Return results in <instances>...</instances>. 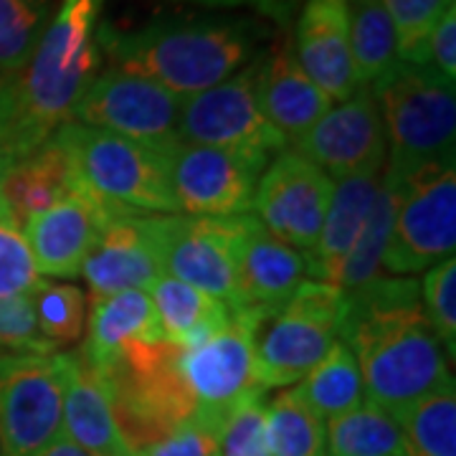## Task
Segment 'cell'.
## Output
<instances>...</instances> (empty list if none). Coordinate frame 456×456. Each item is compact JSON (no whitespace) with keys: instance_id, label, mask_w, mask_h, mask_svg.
<instances>
[{"instance_id":"9c48e42d","label":"cell","mask_w":456,"mask_h":456,"mask_svg":"<svg viewBox=\"0 0 456 456\" xmlns=\"http://www.w3.org/2000/svg\"><path fill=\"white\" fill-rule=\"evenodd\" d=\"M163 274L241 312L239 299V236L241 216L206 218L185 213L145 216Z\"/></svg>"},{"instance_id":"7c38bea8","label":"cell","mask_w":456,"mask_h":456,"mask_svg":"<svg viewBox=\"0 0 456 456\" xmlns=\"http://www.w3.org/2000/svg\"><path fill=\"white\" fill-rule=\"evenodd\" d=\"M259 61L261 56H256L226 82L183 99L178 122L183 142L236 150L264 160H274L289 147L261 110L256 94Z\"/></svg>"},{"instance_id":"603a6c76","label":"cell","mask_w":456,"mask_h":456,"mask_svg":"<svg viewBox=\"0 0 456 456\" xmlns=\"http://www.w3.org/2000/svg\"><path fill=\"white\" fill-rule=\"evenodd\" d=\"M380 175H383V170L335 180L317 244L305 256L307 259V277L338 287L342 264L347 259V254L353 251L360 231L365 226V218L370 213Z\"/></svg>"},{"instance_id":"6da1fadb","label":"cell","mask_w":456,"mask_h":456,"mask_svg":"<svg viewBox=\"0 0 456 456\" xmlns=\"http://www.w3.org/2000/svg\"><path fill=\"white\" fill-rule=\"evenodd\" d=\"M340 340L358 360L365 401L393 419L454 380L416 277H378L345 292Z\"/></svg>"},{"instance_id":"e0dca14e","label":"cell","mask_w":456,"mask_h":456,"mask_svg":"<svg viewBox=\"0 0 456 456\" xmlns=\"http://www.w3.org/2000/svg\"><path fill=\"white\" fill-rule=\"evenodd\" d=\"M114 216L122 213L104 208L79 183L51 208L33 216L23 226V236L31 246L38 274L53 279L79 277L86 254Z\"/></svg>"},{"instance_id":"484cf974","label":"cell","mask_w":456,"mask_h":456,"mask_svg":"<svg viewBox=\"0 0 456 456\" xmlns=\"http://www.w3.org/2000/svg\"><path fill=\"white\" fill-rule=\"evenodd\" d=\"M150 299L163 330V338L183 350L196 347L224 330L233 312L224 302L213 299L211 294L200 292L196 287L180 279L160 274L150 284Z\"/></svg>"},{"instance_id":"ffe728a7","label":"cell","mask_w":456,"mask_h":456,"mask_svg":"<svg viewBox=\"0 0 456 456\" xmlns=\"http://www.w3.org/2000/svg\"><path fill=\"white\" fill-rule=\"evenodd\" d=\"M160 274L163 269L145 216H114L86 254L79 277L89 284L92 297H110L127 289H150Z\"/></svg>"},{"instance_id":"74e56055","label":"cell","mask_w":456,"mask_h":456,"mask_svg":"<svg viewBox=\"0 0 456 456\" xmlns=\"http://www.w3.org/2000/svg\"><path fill=\"white\" fill-rule=\"evenodd\" d=\"M218 456H269L264 391L251 393L218 428Z\"/></svg>"},{"instance_id":"7a4b0ae2","label":"cell","mask_w":456,"mask_h":456,"mask_svg":"<svg viewBox=\"0 0 456 456\" xmlns=\"http://www.w3.org/2000/svg\"><path fill=\"white\" fill-rule=\"evenodd\" d=\"M272 26L239 13L158 16L122 31L99 20V51L114 69L152 79L178 97L226 82L269 49Z\"/></svg>"},{"instance_id":"5bb4252c","label":"cell","mask_w":456,"mask_h":456,"mask_svg":"<svg viewBox=\"0 0 456 456\" xmlns=\"http://www.w3.org/2000/svg\"><path fill=\"white\" fill-rule=\"evenodd\" d=\"M269 163L256 155L183 140L167 150L173 193L185 216L233 218L251 213L256 183Z\"/></svg>"},{"instance_id":"60d3db41","label":"cell","mask_w":456,"mask_h":456,"mask_svg":"<svg viewBox=\"0 0 456 456\" xmlns=\"http://www.w3.org/2000/svg\"><path fill=\"white\" fill-rule=\"evenodd\" d=\"M26 155L28 152L20 134L13 74H0V185L11 173V167Z\"/></svg>"},{"instance_id":"3957f363","label":"cell","mask_w":456,"mask_h":456,"mask_svg":"<svg viewBox=\"0 0 456 456\" xmlns=\"http://www.w3.org/2000/svg\"><path fill=\"white\" fill-rule=\"evenodd\" d=\"M102 3L64 0L59 13L51 16L28 64L13 74L20 134L28 155L61 125L71 122L84 89L99 74Z\"/></svg>"},{"instance_id":"ac0fdd59","label":"cell","mask_w":456,"mask_h":456,"mask_svg":"<svg viewBox=\"0 0 456 456\" xmlns=\"http://www.w3.org/2000/svg\"><path fill=\"white\" fill-rule=\"evenodd\" d=\"M292 49L305 74L332 102H345L362 86L350 53L345 0H302Z\"/></svg>"},{"instance_id":"836d02e7","label":"cell","mask_w":456,"mask_h":456,"mask_svg":"<svg viewBox=\"0 0 456 456\" xmlns=\"http://www.w3.org/2000/svg\"><path fill=\"white\" fill-rule=\"evenodd\" d=\"M51 20V0H0V74L28 64Z\"/></svg>"},{"instance_id":"83f0119b","label":"cell","mask_w":456,"mask_h":456,"mask_svg":"<svg viewBox=\"0 0 456 456\" xmlns=\"http://www.w3.org/2000/svg\"><path fill=\"white\" fill-rule=\"evenodd\" d=\"M294 391L325 424L365 403L358 360L342 340L332 345V350L299 380V388Z\"/></svg>"},{"instance_id":"4fadbf2b","label":"cell","mask_w":456,"mask_h":456,"mask_svg":"<svg viewBox=\"0 0 456 456\" xmlns=\"http://www.w3.org/2000/svg\"><path fill=\"white\" fill-rule=\"evenodd\" d=\"M180 107L183 97L170 89L110 66L84 89L71 122L167 152L180 140Z\"/></svg>"},{"instance_id":"cb8c5ba5","label":"cell","mask_w":456,"mask_h":456,"mask_svg":"<svg viewBox=\"0 0 456 456\" xmlns=\"http://www.w3.org/2000/svg\"><path fill=\"white\" fill-rule=\"evenodd\" d=\"M74 185V160L61 132L56 130L46 142L11 167L0 185V200L16 216L18 224L26 226L33 216L51 208Z\"/></svg>"},{"instance_id":"4316f807","label":"cell","mask_w":456,"mask_h":456,"mask_svg":"<svg viewBox=\"0 0 456 456\" xmlns=\"http://www.w3.org/2000/svg\"><path fill=\"white\" fill-rule=\"evenodd\" d=\"M395 208H398V175H393L388 167H383L365 226L340 269L338 287L342 292H355L368 281L383 277V259L391 241Z\"/></svg>"},{"instance_id":"1f68e13d","label":"cell","mask_w":456,"mask_h":456,"mask_svg":"<svg viewBox=\"0 0 456 456\" xmlns=\"http://www.w3.org/2000/svg\"><path fill=\"white\" fill-rule=\"evenodd\" d=\"M269 456H327L325 421H320L294 388L274 395L266 406Z\"/></svg>"},{"instance_id":"277c9868","label":"cell","mask_w":456,"mask_h":456,"mask_svg":"<svg viewBox=\"0 0 456 456\" xmlns=\"http://www.w3.org/2000/svg\"><path fill=\"white\" fill-rule=\"evenodd\" d=\"M180 353L183 347L167 340L130 342L97 368L132 456L196 419V403L180 370Z\"/></svg>"},{"instance_id":"d4e9b609","label":"cell","mask_w":456,"mask_h":456,"mask_svg":"<svg viewBox=\"0 0 456 456\" xmlns=\"http://www.w3.org/2000/svg\"><path fill=\"white\" fill-rule=\"evenodd\" d=\"M158 340L165 338L150 294L147 289H127L110 297H92L79 353L94 368H102L130 342Z\"/></svg>"},{"instance_id":"7402d4cb","label":"cell","mask_w":456,"mask_h":456,"mask_svg":"<svg viewBox=\"0 0 456 456\" xmlns=\"http://www.w3.org/2000/svg\"><path fill=\"white\" fill-rule=\"evenodd\" d=\"M61 436L92 456H132L114 421L102 375L79 350L69 353L66 365Z\"/></svg>"},{"instance_id":"e575fe53","label":"cell","mask_w":456,"mask_h":456,"mask_svg":"<svg viewBox=\"0 0 456 456\" xmlns=\"http://www.w3.org/2000/svg\"><path fill=\"white\" fill-rule=\"evenodd\" d=\"M41 281L23 226L0 200V299L31 297Z\"/></svg>"},{"instance_id":"8992f818","label":"cell","mask_w":456,"mask_h":456,"mask_svg":"<svg viewBox=\"0 0 456 456\" xmlns=\"http://www.w3.org/2000/svg\"><path fill=\"white\" fill-rule=\"evenodd\" d=\"M59 132L71 152L77 183L104 208L122 216L180 213L167 152L77 122H66Z\"/></svg>"},{"instance_id":"8d00e7d4","label":"cell","mask_w":456,"mask_h":456,"mask_svg":"<svg viewBox=\"0 0 456 456\" xmlns=\"http://www.w3.org/2000/svg\"><path fill=\"white\" fill-rule=\"evenodd\" d=\"M426 320L439 338L449 360L456 355V259H444L426 269L419 281Z\"/></svg>"},{"instance_id":"5b68a950","label":"cell","mask_w":456,"mask_h":456,"mask_svg":"<svg viewBox=\"0 0 456 456\" xmlns=\"http://www.w3.org/2000/svg\"><path fill=\"white\" fill-rule=\"evenodd\" d=\"M386 132V167L403 178L456 155V84L428 64L398 61L370 86Z\"/></svg>"},{"instance_id":"d6986e66","label":"cell","mask_w":456,"mask_h":456,"mask_svg":"<svg viewBox=\"0 0 456 456\" xmlns=\"http://www.w3.org/2000/svg\"><path fill=\"white\" fill-rule=\"evenodd\" d=\"M307 279L302 251L279 241L261 226L254 213L241 216L239 236V299L241 310L274 317Z\"/></svg>"},{"instance_id":"b9f144b4","label":"cell","mask_w":456,"mask_h":456,"mask_svg":"<svg viewBox=\"0 0 456 456\" xmlns=\"http://www.w3.org/2000/svg\"><path fill=\"white\" fill-rule=\"evenodd\" d=\"M424 64L439 71L446 82L456 84V5H452L426 41Z\"/></svg>"},{"instance_id":"ee69618b","label":"cell","mask_w":456,"mask_h":456,"mask_svg":"<svg viewBox=\"0 0 456 456\" xmlns=\"http://www.w3.org/2000/svg\"><path fill=\"white\" fill-rule=\"evenodd\" d=\"M38 456H92L89 452H84L82 446H77V444H71L64 436H59V439L53 441L51 446H46L44 452Z\"/></svg>"},{"instance_id":"44dd1931","label":"cell","mask_w":456,"mask_h":456,"mask_svg":"<svg viewBox=\"0 0 456 456\" xmlns=\"http://www.w3.org/2000/svg\"><path fill=\"white\" fill-rule=\"evenodd\" d=\"M256 94L266 119L289 145L305 137L335 104L305 74L294 56L292 41L287 38L284 44H269V49L261 53Z\"/></svg>"},{"instance_id":"f35d334b","label":"cell","mask_w":456,"mask_h":456,"mask_svg":"<svg viewBox=\"0 0 456 456\" xmlns=\"http://www.w3.org/2000/svg\"><path fill=\"white\" fill-rule=\"evenodd\" d=\"M0 353H56L36 327L31 297L0 299Z\"/></svg>"},{"instance_id":"52a82bcc","label":"cell","mask_w":456,"mask_h":456,"mask_svg":"<svg viewBox=\"0 0 456 456\" xmlns=\"http://www.w3.org/2000/svg\"><path fill=\"white\" fill-rule=\"evenodd\" d=\"M345 292L305 279L281 310L261 325L256 338V383L261 391L289 388L340 340Z\"/></svg>"},{"instance_id":"f546056e","label":"cell","mask_w":456,"mask_h":456,"mask_svg":"<svg viewBox=\"0 0 456 456\" xmlns=\"http://www.w3.org/2000/svg\"><path fill=\"white\" fill-rule=\"evenodd\" d=\"M325 444L327 456H406L398 421L368 401L327 421Z\"/></svg>"},{"instance_id":"30bf717a","label":"cell","mask_w":456,"mask_h":456,"mask_svg":"<svg viewBox=\"0 0 456 456\" xmlns=\"http://www.w3.org/2000/svg\"><path fill=\"white\" fill-rule=\"evenodd\" d=\"M69 353H0V456H38L61 436Z\"/></svg>"},{"instance_id":"7bdbcfd3","label":"cell","mask_w":456,"mask_h":456,"mask_svg":"<svg viewBox=\"0 0 456 456\" xmlns=\"http://www.w3.org/2000/svg\"><path fill=\"white\" fill-rule=\"evenodd\" d=\"M178 3H196L213 11H248L251 16L269 20L284 31L292 26L302 5V0H178Z\"/></svg>"},{"instance_id":"d6a6232c","label":"cell","mask_w":456,"mask_h":456,"mask_svg":"<svg viewBox=\"0 0 456 456\" xmlns=\"http://www.w3.org/2000/svg\"><path fill=\"white\" fill-rule=\"evenodd\" d=\"M33 317L41 338L53 345H74L86 327V294L69 281H41L31 294Z\"/></svg>"},{"instance_id":"8fae6325","label":"cell","mask_w":456,"mask_h":456,"mask_svg":"<svg viewBox=\"0 0 456 456\" xmlns=\"http://www.w3.org/2000/svg\"><path fill=\"white\" fill-rule=\"evenodd\" d=\"M264 322L266 317L261 312H233L224 330L180 353V370L193 395L196 419L216 431L244 398L261 391L256 383V338Z\"/></svg>"},{"instance_id":"f1b7e54d","label":"cell","mask_w":456,"mask_h":456,"mask_svg":"<svg viewBox=\"0 0 456 456\" xmlns=\"http://www.w3.org/2000/svg\"><path fill=\"white\" fill-rule=\"evenodd\" d=\"M350 53L362 86H373L398 64V44L383 0H345Z\"/></svg>"},{"instance_id":"4dcf8cb0","label":"cell","mask_w":456,"mask_h":456,"mask_svg":"<svg viewBox=\"0 0 456 456\" xmlns=\"http://www.w3.org/2000/svg\"><path fill=\"white\" fill-rule=\"evenodd\" d=\"M406 456H456L454 380L439 386L398 419Z\"/></svg>"},{"instance_id":"ba28073f","label":"cell","mask_w":456,"mask_h":456,"mask_svg":"<svg viewBox=\"0 0 456 456\" xmlns=\"http://www.w3.org/2000/svg\"><path fill=\"white\" fill-rule=\"evenodd\" d=\"M456 251L454 158L426 163L398 178V208L383 266L393 277L424 274Z\"/></svg>"},{"instance_id":"d590c367","label":"cell","mask_w":456,"mask_h":456,"mask_svg":"<svg viewBox=\"0 0 456 456\" xmlns=\"http://www.w3.org/2000/svg\"><path fill=\"white\" fill-rule=\"evenodd\" d=\"M391 16L398 59L424 64L426 41L454 0H383Z\"/></svg>"},{"instance_id":"ab89813d","label":"cell","mask_w":456,"mask_h":456,"mask_svg":"<svg viewBox=\"0 0 456 456\" xmlns=\"http://www.w3.org/2000/svg\"><path fill=\"white\" fill-rule=\"evenodd\" d=\"M137 456H218V431L191 419Z\"/></svg>"},{"instance_id":"2e32d148","label":"cell","mask_w":456,"mask_h":456,"mask_svg":"<svg viewBox=\"0 0 456 456\" xmlns=\"http://www.w3.org/2000/svg\"><path fill=\"white\" fill-rule=\"evenodd\" d=\"M307 160L325 170L330 180L380 173L386 167V132L375 104L373 89L360 86L345 102L330 107L305 137L294 145Z\"/></svg>"},{"instance_id":"9a60e30c","label":"cell","mask_w":456,"mask_h":456,"mask_svg":"<svg viewBox=\"0 0 456 456\" xmlns=\"http://www.w3.org/2000/svg\"><path fill=\"white\" fill-rule=\"evenodd\" d=\"M332 185L335 180L325 170L287 147L264 167L251 213L272 236L307 256L317 244Z\"/></svg>"}]
</instances>
